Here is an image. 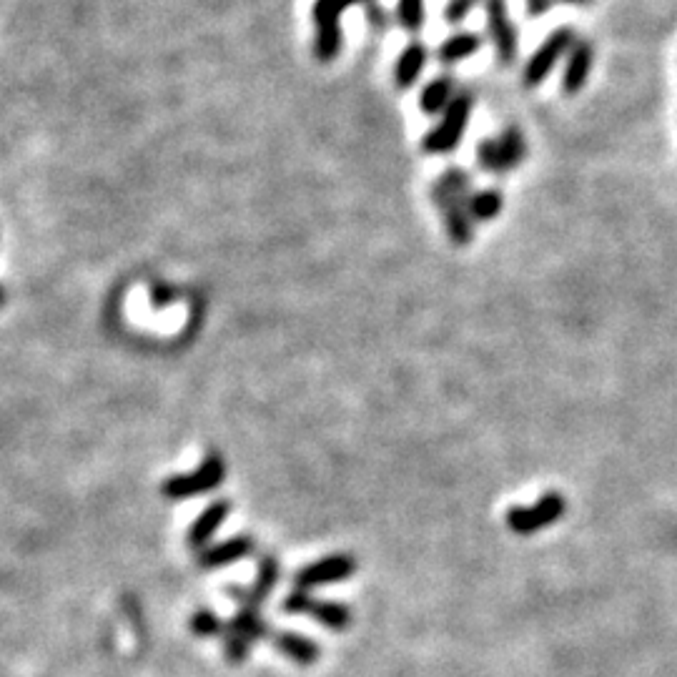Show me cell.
I'll return each instance as SVG.
<instances>
[{"label":"cell","mask_w":677,"mask_h":677,"mask_svg":"<svg viewBox=\"0 0 677 677\" xmlns=\"http://www.w3.org/2000/svg\"><path fill=\"white\" fill-rule=\"evenodd\" d=\"M472 111H474L472 91H459L457 96H454V101L449 103L447 111L442 113L437 126L424 136L422 151L429 153V156H447V153H452L454 148L459 146V141H462L464 131H467Z\"/></svg>","instance_id":"6da1fadb"},{"label":"cell","mask_w":677,"mask_h":677,"mask_svg":"<svg viewBox=\"0 0 677 677\" xmlns=\"http://www.w3.org/2000/svg\"><path fill=\"white\" fill-rule=\"evenodd\" d=\"M527 158V141L517 126H507L499 138H482L477 143V163L484 174L507 176Z\"/></svg>","instance_id":"7a4b0ae2"},{"label":"cell","mask_w":677,"mask_h":677,"mask_svg":"<svg viewBox=\"0 0 677 677\" xmlns=\"http://www.w3.org/2000/svg\"><path fill=\"white\" fill-rule=\"evenodd\" d=\"M369 6L377 0H316L314 3V23H316V41L314 53L321 63H329L342 51V26L339 18L352 6Z\"/></svg>","instance_id":"3957f363"},{"label":"cell","mask_w":677,"mask_h":677,"mask_svg":"<svg viewBox=\"0 0 677 677\" xmlns=\"http://www.w3.org/2000/svg\"><path fill=\"white\" fill-rule=\"evenodd\" d=\"M567 512V499L562 497L560 492H547L537 499L535 504L525 507V504H517L512 510H507V517H504V525L510 527L515 535L520 537H530L537 535L545 527L557 525V522L565 517Z\"/></svg>","instance_id":"277c9868"},{"label":"cell","mask_w":677,"mask_h":677,"mask_svg":"<svg viewBox=\"0 0 677 677\" xmlns=\"http://www.w3.org/2000/svg\"><path fill=\"white\" fill-rule=\"evenodd\" d=\"M577 33L572 26H560L542 41V46L527 61L525 71H522V83L527 88H537L542 81H547L557 63L575 48Z\"/></svg>","instance_id":"5b68a950"},{"label":"cell","mask_w":677,"mask_h":677,"mask_svg":"<svg viewBox=\"0 0 677 677\" xmlns=\"http://www.w3.org/2000/svg\"><path fill=\"white\" fill-rule=\"evenodd\" d=\"M432 201L437 204L439 214H442L444 229L447 236L452 239V244L467 246L474 239V219L467 211V201L459 194H454L447 184L437 181L432 186Z\"/></svg>","instance_id":"8992f818"},{"label":"cell","mask_w":677,"mask_h":677,"mask_svg":"<svg viewBox=\"0 0 677 677\" xmlns=\"http://www.w3.org/2000/svg\"><path fill=\"white\" fill-rule=\"evenodd\" d=\"M484 18H487V33L494 43V51L502 66H512L520 51V36L512 23L510 3L507 0H484Z\"/></svg>","instance_id":"52a82bcc"},{"label":"cell","mask_w":677,"mask_h":677,"mask_svg":"<svg viewBox=\"0 0 677 677\" xmlns=\"http://www.w3.org/2000/svg\"><path fill=\"white\" fill-rule=\"evenodd\" d=\"M226 477V467L221 462L219 454H211L206 457L199 467L191 474H179V477H171L163 482V494L168 499H189L199 497V494L211 492V489L219 487Z\"/></svg>","instance_id":"ba28073f"},{"label":"cell","mask_w":677,"mask_h":677,"mask_svg":"<svg viewBox=\"0 0 677 677\" xmlns=\"http://www.w3.org/2000/svg\"><path fill=\"white\" fill-rule=\"evenodd\" d=\"M281 607H284L286 615H309L334 632H342L352 625V610L347 605H342V602L314 600L306 590H294L291 595H286Z\"/></svg>","instance_id":"9c48e42d"},{"label":"cell","mask_w":677,"mask_h":677,"mask_svg":"<svg viewBox=\"0 0 677 677\" xmlns=\"http://www.w3.org/2000/svg\"><path fill=\"white\" fill-rule=\"evenodd\" d=\"M354 572H357V560L352 555H331L299 570L294 582L296 590H311V587L349 580V577H354Z\"/></svg>","instance_id":"30bf717a"},{"label":"cell","mask_w":677,"mask_h":677,"mask_svg":"<svg viewBox=\"0 0 677 677\" xmlns=\"http://www.w3.org/2000/svg\"><path fill=\"white\" fill-rule=\"evenodd\" d=\"M592 63H595V48L590 41H577L575 48L567 53L565 71H562V93L577 96L590 81Z\"/></svg>","instance_id":"8fae6325"},{"label":"cell","mask_w":677,"mask_h":677,"mask_svg":"<svg viewBox=\"0 0 677 677\" xmlns=\"http://www.w3.org/2000/svg\"><path fill=\"white\" fill-rule=\"evenodd\" d=\"M276 580H279V565H276L274 557H266L261 560L259 565V575H256V582L249 587V590H239V587H231V597L241 602V607H259L266 597L271 595L274 590Z\"/></svg>","instance_id":"7c38bea8"},{"label":"cell","mask_w":677,"mask_h":677,"mask_svg":"<svg viewBox=\"0 0 677 677\" xmlns=\"http://www.w3.org/2000/svg\"><path fill=\"white\" fill-rule=\"evenodd\" d=\"M254 552V540L251 537H234V540H226L221 545L204 547L199 552V567L204 570H214V567L231 565V562L241 560V557H249Z\"/></svg>","instance_id":"4fadbf2b"},{"label":"cell","mask_w":677,"mask_h":677,"mask_svg":"<svg viewBox=\"0 0 677 677\" xmlns=\"http://www.w3.org/2000/svg\"><path fill=\"white\" fill-rule=\"evenodd\" d=\"M429 61V51L424 43L412 41L404 46V51L399 53L397 66H394V81H397L399 88H409L419 81L422 76L424 66Z\"/></svg>","instance_id":"5bb4252c"},{"label":"cell","mask_w":677,"mask_h":677,"mask_svg":"<svg viewBox=\"0 0 677 677\" xmlns=\"http://www.w3.org/2000/svg\"><path fill=\"white\" fill-rule=\"evenodd\" d=\"M457 81L452 76H439L429 81L419 93V111L424 116H439L449 108V103L457 96Z\"/></svg>","instance_id":"9a60e30c"},{"label":"cell","mask_w":677,"mask_h":677,"mask_svg":"<svg viewBox=\"0 0 677 677\" xmlns=\"http://www.w3.org/2000/svg\"><path fill=\"white\" fill-rule=\"evenodd\" d=\"M229 510H231L229 502H214L211 507H206V512H201L199 520L191 525L189 545L194 547V550H204L206 542H209L211 537H214V532L221 527V522L229 517Z\"/></svg>","instance_id":"2e32d148"},{"label":"cell","mask_w":677,"mask_h":677,"mask_svg":"<svg viewBox=\"0 0 677 677\" xmlns=\"http://www.w3.org/2000/svg\"><path fill=\"white\" fill-rule=\"evenodd\" d=\"M479 48H482V38L477 33L459 31L449 36L447 41H442V46L437 48V58L442 66H454V63H462L467 58L477 56Z\"/></svg>","instance_id":"e0dca14e"},{"label":"cell","mask_w":677,"mask_h":677,"mask_svg":"<svg viewBox=\"0 0 677 677\" xmlns=\"http://www.w3.org/2000/svg\"><path fill=\"white\" fill-rule=\"evenodd\" d=\"M274 645L276 650L284 652L289 660L299 662V665H314L321 657V647L311 637L296 635V632H276Z\"/></svg>","instance_id":"ac0fdd59"},{"label":"cell","mask_w":677,"mask_h":677,"mask_svg":"<svg viewBox=\"0 0 677 677\" xmlns=\"http://www.w3.org/2000/svg\"><path fill=\"white\" fill-rule=\"evenodd\" d=\"M504 196L497 189L474 191L467 201V211L474 221H492L502 214Z\"/></svg>","instance_id":"d6986e66"},{"label":"cell","mask_w":677,"mask_h":677,"mask_svg":"<svg viewBox=\"0 0 677 677\" xmlns=\"http://www.w3.org/2000/svg\"><path fill=\"white\" fill-rule=\"evenodd\" d=\"M226 632H234V635H241L249 642H254V640H259V637L269 635L271 630H269V625L261 620L259 612H256L254 607H241V610L236 612L234 620L226 625Z\"/></svg>","instance_id":"ffe728a7"},{"label":"cell","mask_w":677,"mask_h":677,"mask_svg":"<svg viewBox=\"0 0 677 677\" xmlns=\"http://www.w3.org/2000/svg\"><path fill=\"white\" fill-rule=\"evenodd\" d=\"M397 23L407 33H419L424 28V0H397Z\"/></svg>","instance_id":"44dd1931"},{"label":"cell","mask_w":677,"mask_h":677,"mask_svg":"<svg viewBox=\"0 0 677 677\" xmlns=\"http://www.w3.org/2000/svg\"><path fill=\"white\" fill-rule=\"evenodd\" d=\"M191 630L199 637H216L226 632V625L211 610H199L191 617Z\"/></svg>","instance_id":"7402d4cb"},{"label":"cell","mask_w":677,"mask_h":677,"mask_svg":"<svg viewBox=\"0 0 677 677\" xmlns=\"http://www.w3.org/2000/svg\"><path fill=\"white\" fill-rule=\"evenodd\" d=\"M477 3L479 0H447V6H444V21L457 26V23H462L464 18L472 13V8L477 6Z\"/></svg>","instance_id":"603a6c76"},{"label":"cell","mask_w":677,"mask_h":677,"mask_svg":"<svg viewBox=\"0 0 677 677\" xmlns=\"http://www.w3.org/2000/svg\"><path fill=\"white\" fill-rule=\"evenodd\" d=\"M224 647H226V657H229L231 662H241V660H246V655H249L251 642L246 640V637L234 635V632H226Z\"/></svg>","instance_id":"cb8c5ba5"},{"label":"cell","mask_w":677,"mask_h":677,"mask_svg":"<svg viewBox=\"0 0 677 677\" xmlns=\"http://www.w3.org/2000/svg\"><path fill=\"white\" fill-rule=\"evenodd\" d=\"M364 13H367V23L372 26L374 33H387L392 28V16L382 6H377V3H369Z\"/></svg>","instance_id":"d4e9b609"},{"label":"cell","mask_w":677,"mask_h":677,"mask_svg":"<svg viewBox=\"0 0 677 677\" xmlns=\"http://www.w3.org/2000/svg\"><path fill=\"white\" fill-rule=\"evenodd\" d=\"M552 6H555V0H527V16L540 18L545 16Z\"/></svg>","instance_id":"484cf974"},{"label":"cell","mask_w":677,"mask_h":677,"mask_svg":"<svg viewBox=\"0 0 677 677\" xmlns=\"http://www.w3.org/2000/svg\"><path fill=\"white\" fill-rule=\"evenodd\" d=\"M560 3H570V6H582L587 0H560Z\"/></svg>","instance_id":"4316f807"},{"label":"cell","mask_w":677,"mask_h":677,"mask_svg":"<svg viewBox=\"0 0 677 677\" xmlns=\"http://www.w3.org/2000/svg\"><path fill=\"white\" fill-rule=\"evenodd\" d=\"M3 304H6V291L0 289V306H3Z\"/></svg>","instance_id":"83f0119b"}]
</instances>
